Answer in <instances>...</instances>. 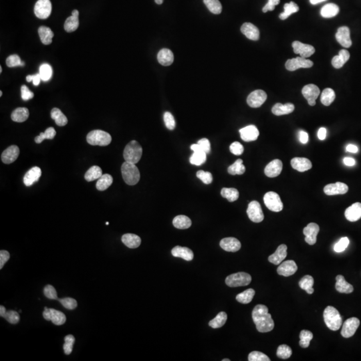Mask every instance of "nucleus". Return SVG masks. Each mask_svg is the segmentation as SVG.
<instances>
[{
  "label": "nucleus",
  "instance_id": "obj_1",
  "mask_svg": "<svg viewBox=\"0 0 361 361\" xmlns=\"http://www.w3.org/2000/svg\"><path fill=\"white\" fill-rule=\"evenodd\" d=\"M284 310V293L271 281H264L256 286L246 305V313L250 323L264 328H273L279 323Z\"/></svg>",
  "mask_w": 361,
  "mask_h": 361
},
{
  "label": "nucleus",
  "instance_id": "obj_2",
  "mask_svg": "<svg viewBox=\"0 0 361 361\" xmlns=\"http://www.w3.org/2000/svg\"><path fill=\"white\" fill-rule=\"evenodd\" d=\"M173 281L182 290L214 292L224 283V274L214 264L202 259H188L177 265L173 273Z\"/></svg>",
  "mask_w": 361,
  "mask_h": 361
},
{
  "label": "nucleus",
  "instance_id": "obj_3",
  "mask_svg": "<svg viewBox=\"0 0 361 361\" xmlns=\"http://www.w3.org/2000/svg\"><path fill=\"white\" fill-rule=\"evenodd\" d=\"M243 345L247 361L280 360V344L271 328L252 323L246 325L243 334Z\"/></svg>",
  "mask_w": 361,
  "mask_h": 361
},
{
  "label": "nucleus",
  "instance_id": "obj_4",
  "mask_svg": "<svg viewBox=\"0 0 361 361\" xmlns=\"http://www.w3.org/2000/svg\"><path fill=\"white\" fill-rule=\"evenodd\" d=\"M104 25V7L99 0H77L68 13V26L79 38H94Z\"/></svg>",
  "mask_w": 361,
  "mask_h": 361
},
{
  "label": "nucleus",
  "instance_id": "obj_5",
  "mask_svg": "<svg viewBox=\"0 0 361 361\" xmlns=\"http://www.w3.org/2000/svg\"><path fill=\"white\" fill-rule=\"evenodd\" d=\"M38 310V295L32 290H23L4 305L3 322L10 328H22L35 317Z\"/></svg>",
  "mask_w": 361,
  "mask_h": 361
},
{
  "label": "nucleus",
  "instance_id": "obj_6",
  "mask_svg": "<svg viewBox=\"0 0 361 361\" xmlns=\"http://www.w3.org/2000/svg\"><path fill=\"white\" fill-rule=\"evenodd\" d=\"M158 23L149 19L143 25V31L131 39L129 46V59L134 65H146L152 62L158 52L157 39Z\"/></svg>",
  "mask_w": 361,
  "mask_h": 361
},
{
  "label": "nucleus",
  "instance_id": "obj_7",
  "mask_svg": "<svg viewBox=\"0 0 361 361\" xmlns=\"http://www.w3.org/2000/svg\"><path fill=\"white\" fill-rule=\"evenodd\" d=\"M316 123L329 133L340 131L348 121V111L345 104L340 99L328 97L322 99L314 109Z\"/></svg>",
  "mask_w": 361,
  "mask_h": 361
},
{
  "label": "nucleus",
  "instance_id": "obj_8",
  "mask_svg": "<svg viewBox=\"0 0 361 361\" xmlns=\"http://www.w3.org/2000/svg\"><path fill=\"white\" fill-rule=\"evenodd\" d=\"M78 73L85 87L89 90H98L104 85L107 66L104 59L92 52H82L77 58Z\"/></svg>",
  "mask_w": 361,
  "mask_h": 361
},
{
  "label": "nucleus",
  "instance_id": "obj_9",
  "mask_svg": "<svg viewBox=\"0 0 361 361\" xmlns=\"http://www.w3.org/2000/svg\"><path fill=\"white\" fill-rule=\"evenodd\" d=\"M58 229V221L54 216L40 214L27 221L22 234L28 244L46 245L56 237Z\"/></svg>",
  "mask_w": 361,
  "mask_h": 361
},
{
  "label": "nucleus",
  "instance_id": "obj_10",
  "mask_svg": "<svg viewBox=\"0 0 361 361\" xmlns=\"http://www.w3.org/2000/svg\"><path fill=\"white\" fill-rule=\"evenodd\" d=\"M101 229L104 238L110 241V245L118 253H128L134 249L135 237L118 217L107 216L102 221Z\"/></svg>",
  "mask_w": 361,
  "mask_h": 361
},
{
  "label": "nucleus",
  "instance_id": "obj_11",
  "mask_svg": "<svg viewBox=\"0 0 361 361\" xmlns=\"http://www.w3.org/2000/svg\"><path fill=\"white\" fill-rule=\"evenodd\" d=\"M205 350V341L202 336L193 331L185 332L173 343L169 349L171 361H189L197 359Z\"/></svg>",
  "mask_w": 361,
  "mask_h": 361
},
{
  "label": "nucleus",
  "instance_id": "obj_12",
  "mask_svg": "<svg viewBox=\"0 0 361 361\" xmlns=\"http://www.w3.org/2000/svg\"><path fill=\"white\" fill-rule=\"evenodd\" d=\"M113 269V264L106 255H98L92 258L89 265H80L79 271H74L68 281L74 288H79L90 279H106Z\"/></svg>",
  "mask_w": 361,
  "mask_h": 361
},
{
  "label": "nucleus",
  "instance_id": "obj_13",
  "mask_svg": "<svg viewBox=\"0 0 361 361\" xmlns=\"http://www.w3.org/2000/svg\"><path fill=\"white\" fill-rule=\"evenodd\" d=\"M104 134L97 128H85L79 134L78 147L80 149L82 158L86 162H97L104 155Z\"/></svg>",
  "mask_w": 361,
  "mask_h": 361
},
{
  "label": "nucleus",
  "instance_id": "obj_14",
  "mask_svg": "<svg viewBox=\"0 0 361 361\" xmlns=\"http://www.w3.org/2000/svg\"><path fill=\"white\" fill-rule=\"evenodd\" d=\"M82 350V337L77 334H68L52 345L47 353V361H77Z\"/></svg>",
  "mask_w": 361,
  "mask_h": 361
},
{
  "label": "nucleus",
  "instance_id": "obj_15",
  "mask_svg": "<svg viewBox=\"0 0 361 361\" xmlns=\"http://www.w3.org/2000/svg\"><path fill=\"white\" fill-rule=\"evenodd\" d=\"M13 129L19 135H26L31 133H46L50 126L42 121L38 111L32 109L22 110L13 118Z\"/></svg>",
  "mask_w": 361,
  "mask_h": 361
},
{
  "label": "nucleus",
  "instance_id": "obj_16",
  "mask_svg": "<svg viewBox=\"0 0 361 361\" xmlns=\"http://www.w3.org/2000/svg\"><path fill=\"white\" fill-rule=\"evenodd\" d=\"M331 252L338 259H347L350 256V241L344 228L338 224H332L326 232Z\"/></svg>",
  "mask_w": 361,
  "mask_h": 361
},
{
  "label": "nucleus",
  "instance_id": "obj_17",
  "mask_svg": "<svg viewBox=\"0 0 361 361\" xmlns=\"http://www.w3.org/2000/svg\"><path fill=\"white\" fill-rule=\"evenodd\" d=\"M42 190L43 197L47 201H56L59 198H63L68 189L63 182L58 180V177L52 173L51 170H46L42 174Z\"/></svg>",
  "mask_w": 361,
  "mask_h": 361
},
{
  "label": "nucleus",
  "instance_id": "obj_18",
  "mask_svg": "<svg viewBox=\"0 0 361 361\" xmlns=\"http://www.w3.org/2000/svg\"><path fill=\"white\" fill-rule=\"evenodd\" d=\"M82 153L79 147H71L68 150H56L52 154V162L59 165V164H66V168L68 171H77L80 166L82 161Z\"/></svg>",
  "mask_w": 361,
  "mask_h": 361
},
{
  "label": "nucleus",
  "instance_id": "obj_19",
  "mask_svg": "<svg viewBox=\"0 0 361 361\" xmlns=\"http://www.w3.org/2000/svg\"><path fill=\"white\" fill-rule=\"evenodd\" d=\"M195 361H226L225 353L219 348L205 349Z\"/></svg>",
  "mask_w": 361,
  "mask_h": 361
},
{
  "label": "nucleus",
  "instance_id": "obj_20",
  "mask_svg": "<svg viewBox=\"0 0 361 361\" xmlns=\"http://www.w3.org/2000/svg\"><path fill=\"white\" fill-rule=\"evenodd\" d=\"M310 6L313 7V8H317V10H322L325 7V4H326V0H310Z\"/></svg>",
  "mask_w": 361,
  "mask_h": 361
},
{
  "label": "nucleus",
  "instance_id": "obj_21",
  "mask_svg": "<svg viewBox=\"0 0 361 361\" xmlns=\"http://www.w3.org/2000/svg\"><path fill=\"white\" fill-rule=\"evenodd\" d=\"M3 145H4V134L0 133V146H3Z\"/></svg>",
  "mask_w": 361,
  "mask_h": 361
},
{
  "label": "nucleus",
  "instance_id": "obj_22",
  "mask_svg": "<svg viewBox=\"0 0 361 361\" xmlns=\"http://www.w3.org/2000/svg\"><path fill=\"white\" fill-rule=\"evenodd\" d=\"M3 192H4V182L0 183V193H3Z\"/></svg>",
  "mask_w": 361,
  "mask_h": 361
}]
</instances>
